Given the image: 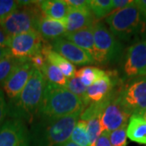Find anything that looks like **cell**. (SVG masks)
Returning <instances> with one entry per match:
<instances>
[{"label": "cell", "instance_id": "836d02e7", "mask_svg": "<svg viewBox=\"0 0 146 146\" xmlns=\"http://www.w3.org/2000/svg\"><path fill=\"white\" fill-rule=\"evenodd\" d=\"M133 1L130 0H113V4H114V10L118 11L120 9H123L126 7L129 6Z\"/></svg>", "mask_w": 146, "mask_h": 146}, {"label": "cell", "instance_id": "d6986e66", "mask_svg": "<svg viewBox=\"0 0 146 146\" xmlns=\"http://www.w3.org/2000/svg\"><path fill=\"white\" fill-rule=\"evenodd\" d=\"M38 5L43 16L53 20H63L69 12V7L63 0L38 1Z\"/></svg>", "mask_w": 146, "mask_h": 146}, {"label": "cell", "instance_id": "ba28073f", "mask_svg": "<svg viewBox=\"0 0 146 146\" xmlns=\"http://www.w3.org/2000/svg\"><path fill=\"white\" fill-rule=\"evenodd\" d=\"M146 76V39L131 44L122 61L123 82Z\"/></svg>", "mask_w": 146, "mask_h": 146}, {"label": "cell", "instance_id": "8fae6325", "mask_svg": "<svg viewBox=\"0 0 146 146\" xmlns=\"http://www.w3.org/2000/svg\"><path fill=\"white\" fill-rule=\"evenodd\" d=\"M33 69L29 59H21L8 77L1 84L3 93L9 100L19 96L30 78Z\"/></svg>", "mask_w": 146, "mask_h": 146}, {"label": "cell", "instance_id": "8992f818", "mask_svg": "<svg viewBox=\"0 0 146 146\" xmlns=\"http://www.w3.org/2000/svg\"><path fill=\"white\" fill-rule=\"evenodd\" d=\"M43 16L38 1H31L29 4L20 6L16 10L2 19L0 26L7 35L11 37L36 30L38 22Z\"/></svg>", "mask_w": 146, "mask_h": 146}, {"label": "cell", "instance_id": "e575fe53", "mask_svg": "<svg viewBox=\"0 0 146 146\" xmlns=\"http://www.w3.org/2000/svg\"><path fill=\"white\" fill-rule=\"evenodd\" d=\"M9 41H10V36L7 35V33L2 29V27L0 26V46L7 47Z\"/></svg>", "mask_w": 146, "mask_h": 146}, {"label": "cell", "instance_id": "30bf717a", "mask_svg": "<svg viewBox=\"0 0 146 146\" xmlns=\"http://www.w3.org/2000/svg\"><path fill=\"white\" fill-rule=\"evenodd\" d=\"M123 80L116 71H106L105 76L86 89L83 102L85 107L90 103L106 99L119 91Z\"/></svg>", "mask_w": 146, "mask_h": 146}, {"label": "cell", "instance_id": "7c38bea8", "mask_svg": "<svg viewBox=\"0 0 146 146\" xmlns=\"http://www.w3.org/2000/svg\"><path fill=\"white\" fill-rule=\"evenodd\" d=\"M117 94L118 93L109 100L100 116L102 132L110 133L128 123L131 115L120 105Z\"/></svg>", "mask_w": 146, "mask_h": 146}, {"label": "cell", "instance_id": "cb8c5ba5", "mask_svg": "<svg viewBox=\"0 0 146 146\" xmlns=\"http://www.w3.org/2000/svg\"><path fill=\"white\" fill-rule=\"evenodd\" d=\"M69 141L79 146H90L89 136L87 131L86 122L79 119L74 127Z\"/></svg>", "mask_w": 146, "mask_h": 146}, {"label": "cell", "instance_id": "e0dca14e", "mask_svg": "<svg viewBox=\"0 0 146 146\" xmlns=\"http://www.w3.org/2000/svg\"><path fill=\"white\" fill-rule=\"evenodd\" d=\"M36 30L46 41H54L57 38L63 37L67 33L62 20H53L46 16H43L39 21Z\"/></svg>", "mask_w": 146, "mask_h": 146}, {"label": "cell", "instance_id": "2e32d148", "mask_svg": "<svg viewBox=\"0 0 146 146\" xmlns=\"http://www.w3.org/2000/svg\"><path fill=\"white\" fill-rule=\"evenodd\" d=\"M42 53L46 58V61L56 66L63 72L66 78H72L76 76V69L74 66V64L70 63L65 58H63L58 53L54 51L53 50L51 45L47 41H46L43 45Z\"/></svg>", "mask_w": 146, "mask_h": 146}, {"label": "cell", "instance_id": "83f0119b", "mask_svg": "<svg viewBox=\"0 0 146 146\" xmlns=\"http://www.w3.org/2000/svg\"><path fill=\"white\" fill-rule=\"evenodd\" d=\"M127 126L109 133V140L111 146H127Z\"/></svg>", "mask_w": 146, "mask_h": 146}, {"label": "cell", "instance_id": "9a60e30c", "mask_svg": "<svg viewBox=\"0 0 146 146\" xmlns=\"http://www.w3.org/2000/svg\"><path fill=\"white\" fill-rule=\"evenodd\" d=\"M62 21L65 25L67 33L91 28L97 22L90 10H69L68 15Z\"/></svg>", "mask_w": 146, "mask_h": 146}, {"label": "cell", "instance_id": "f546056e", "mask_svg": "<svg viewBox=\"0 0 146 146\" xmlns=\"http://www.w3.org/2000/svg\"><path fill=\"white\" fill-rule=\"evenodd\" d=\"M70 10H89V1L87 0H65Z\"/></svg>", "mask_w": 146, "mask_h": 146}, {"label": "cell", "instance_id": "4fadbf2b", "mask_svg": "<svg viewBox=\"0 0 146 146\" xmlns=\"http://www.w3.org/2000/svg\"><path fill=\"white\" fill-rule=\"evenodd\" d=\"M0 146H29V129L24 121L7 119L0 127Z\"/></svg>", "mask_w": 146, "mask_h": 146}, {"label": "cell", "instance_id": "6da1fadb", "mask_svg": "<svg viewBox=\"0 0 146 146\" xmlns=\"http://www.w3.org/2000/svg\"><path fill=\"white\" fill-rule=\"evenodd\" d=\"M82 112L58 118H36L29 130V146H62L69 141Z\"/></svg>", "mask_w": 146, "mask_h": 146}, {"label": "cell", "instance_id": "52a82bcc", "mask_svg": "<svg viewBox=\"0 0 146 146\" xmlns=\"http://www.w3.org/2000/svg\"><path fill=\"white\" fill-rule=\"evenodd\" d=\"M117 99L131 116H142L146 110V76L123 82Z\"/></svg>", "mask_w": 146, "mask_h": 146}, {"label": "cell", "instance_id": "d6a6232c", "mask_svg": "<svg viewBox=\"0 0 146 146\" xmlns=\"http://www.w3.org/2000/svg\"><path fill=\"white\" fill-rule=\"evenodd\" d=\"M94 146H111L109 140V133L102 132L98 141H96Z\"/></svg>", "mask_w": 146, "mask_h": 146}, {"label": "cell", "instance_id": "8d00e7d4", "mask_svg": "<svg viewBox=\"0 0 146 146\" xmlns=\"http://www.w3.org/2000/svg\"><path fill=\"white\" fill-rule=\"evenodd\" d=\"M9 54H10V51L7 47L0 46V60Z\"/></svg>", "mask_w": 146, "mask_h": 146}, {"label": "cell", "instance_id": "4dcf8cb0", "mask_svg": "<svg viewBox=\"0 0 146 146\" xmlns=\"http://www.w3.org/2000/svg\"><path fill=\"white\" fill-rule=\"evenodd\" d=\"M7 112V102L6 101L5 94L0 88V127L5 121Z\"/></svg>", "mask_w": 146, "mask_h": 146}, {"label": "cell", "instance_id": "9c48e42d", "mask_svg": "<svg viewBox=\"0 0 146 146\" xmlns=\"http://www.w3.org/2000/svg\"><path fill=\"white\" fill-rule=\"evenodd\" d=\"M46 42L36 30L27 32L10 37L7 48L10 54L18 59H29L42 52Z\"/></svg>", "mask_w": 146, "mask_h": 146}, {"label": "cell", "instance_id": "277c9868", "mask_svg": "<svg viewBox=\"0 0 146 146\" xmlns=\"http://www.w3.org/2000/svg\"><path fill=\"white\" fill-rule=\"evenodd\" d=\"M84 108V102L78 96L64 86L46 81L36 118L58 119L82 112Z\"/></svg>", "mask_w": 146, "mask_h": 146}, {"label": "cell", "instance_id": "7402d4cb", "mask_svg": "<svg viewBox=\"0 0 146 146\" xmlns=\"http://www.w3.org/2000/svg\"><path fill=\"white\" fill-rule=\"evenodd\" d=\"M89 10L96 21L108 16L114 11L113 0H92L89 1Z\"/></svg>", "mask_w": 146, "mask_h": 146}, {"label": "cell", "instance_id": "5bb4252c", "mask_svg": "<svg viewBox=\"0 0 146 146\" xmlns=\"http://www.w3.org/2000/svg\"><path fill=\"white\" fill-rule=\"evenodd\" d=\"M50 45L54 51L58 53L72 64L88 65L95 63L94 58L86 51L63 37L54 40Z\"/></svg>", "mask_w": 146, "mask_h": 146}, {"label": "cell", "instance_id": "d590c367", "mask_svg": "<svg viewBox=\"0 0 146 146\" xmlns=\"http://www.w3.org/2000/svg\"><path fill=\"white\" fill-rule=\"evenodd\" d=\"M135 2L136 5L140 8V10L141 11V12L146 17V0H136Z\"/></svg>", "mask_w": 146, "mask_h": 146}, {"label": "cell", "instance_id": "d4e9b609", "mask_svg": "<svg viewBox=\"0 0 146 146\" xmlns=\"http://www.w3.org/2000/svg\"><path fill=\"white\" fill-rule=\"evenodd\" d=\"M21 60L11 56V54L0 60V83H3L8 77Z\"/></svg>", "mask_w": 146, "mask_h": 146}, {"label": "cell", "instance_id": "4316f807", "mask_svg": "<svg viewBox=\"0 0 146 146\" xmlns=\"http://www.w3.org/2000/svg\"><path fill=\"white\" fill-rule=\"evenodd\" d=\"M64 87L67 89H68L70 92H72L73 94L78 96L79 98H80L83 101L85 93H86L87 87H85L84 85L82 82L80 81V78L76 75L74 77L68 79L67 83H66Z\"/></svg>", "mask_w": 146, "mask_h": 146}, {"label": "cell", "instance_id": "5b68a950", "mask_svg": "<svg viewBox=\"0 0 146 146\" xmlns=\"http://www.w3.org/2000/svg\"><path fill=\"white\" fill-rule=\"evenodd\" d=\"M95 46L94 63L102 66L116 64L123 57V46L104 23L97 21L93 26Z\"/></svg>", "mask_w": 146, "mask_h": 146}, {"label": "cell", "instance_id": "603a6c76", "mask_svg": "<svg viewBox=\"0 0 146 146\" xmlns=\"http://www.w3.org/2000/svg\"><path fill=\"white\" fill-rule=\"evenodd\" d=\"M41 72L46 80L49 83L54 84L61 86H65L67 83L68 79L64 76L63 72L56 66L53 65L52 63L48 61H46L43 68L41 69Z\"/></svg>", "mask_w": 146, "mask_h": 146}, {"label": "cell", "instance_id": "1f68e13d", "mask_svg": "<svg viewBox=\"0 0 146 146\" xmlns=\"http://www.w3.org/2000/svg\"><path fill=\"white\" fill-rule=\"evenodd\" d=\"M29 61L33 64V68L38 69L40 71L43 68V66L45 65V63H46V58L43 55V54L42 52L36 54L35 55H33V57L29 58Z\"/></svg>", "mask_w": 146, "mask_h": 146}, {"label": "cell", "instance_id": "ffe728a7", "mask_svg": "<svg viewBox=\"0 0 146 146\" xmlns=\"http://www.w3.org/2000/svg\"><path fill=\"white\" fill-rule=\"evenodd\" d=\"M127 136L131 141L146 145V121L142 116H131L127 127Z\"/></svg>", "mask_w": 146, "mask_h": 146}, {"label": "cell", "instance_id": "ac0fdd59", "mask_svg": "<svg viewBox=\"0 0 146 146\" xmlns=\"http://www.w3.org/2000/svg\"><path fill=\"white\" fill-rule=\"evenodd\" d=\"M63 37L81 48L84 51L88 53L93 58H94L95 46L93 27L84 29L72 33H66Z\"/></svg>", "mask_w": 146, "mask_h": 146}, {"label": "cell", "instance_id": "484cf974", "mask_svg": "<svg viewBox=\"0 0 146 146\" xmlns=\"http://www.w3.org/2000/svg\"><path fill=\"white\" fill-rule=\"evenodd\" d=\"M87 124V131L89 136L90 146H94L96 141L102 133V128L101 125L99 117H94L85 121Z\"/></svg>", "mask_w": 146, "mask_h": 146}, {"label": "cell", "instance_id": "f1b7e54d", "mask_svg": "<svg viewBox=\"0 0 146 146\" xmlns=\"http://www.w3.org/2000/svg\"><path fill=\"white\" fill-rule=\"evenodd\" d=\"M19 1L0 0V21L20 7Z\"/></svg>", "mask_w": 146, "mask_h": 146}, {"label": "cell", "instance_id": "7a4b0ae2", "mask_svg": "<svg viewBox=\"0 0 146 146\" xmlns=\"http://www.w3.org/2000/svg\"><path fill=\"white\" fill-rule=\"evenodd\" d=\"M46 80L42 72L34 68L25 87L18 97L7 102V115L32 123L36 119L42 104Z\"/></svg>", "mask_w": 146, "mask_h": 146}, {"label": "cell", "instance_id": "3957f363", "mask_svg": "<svg viewBox=\"0 0 146 146\" xmlns=\"http://www.w3.org/2000/svg\"><path fill=\"white\" fill-rule=\"evenodd\" d=\"M110 31L119 40L134 43L146 39V17L136 2L106 18Z\"/></svg>", "mask_w": 146, "mask_h": 146}, {"label": "cell", "instance_id": "74e56055", "mask_svg": "<svg viewBox=\"0 0 146 146\" xmlns=\"http://www.w3.org/2000/svg\"><path fill=\"white\" fill-rule=\"evenodd\" d=\"M62 146H79L78 145H76V144H75V143H73L72 141H67L65 144H63Z\"/></svg>", "mask_w": 146, "mask_h": 146}, {"label": "cell", "instance_id": "f35d334b", "mask_svg": "<svg viewBox=\"0 0 146 146\" xmlns=\"http://www.w3.org/2000/svg\"><path fill=\"white\" fill-rule=\"evenodd\" d=\"M142 117H143V119H144L146 121V110L145 111V113H144V114L142 115Z\"/></svg>", "mask_w": 146, "mask_h": 146}, {"label": "cell", "instance_id": "44dd1931", "mask_svg": "<svg viewBox=\"0 0 146 146\" xmlns=\"http://www.w3.org/2000/svg\"><path fill=\"white\" fill-rule=\"evenodd\" d=\"M106 71L102 70L95 67H84L76 72V76L85 87H89L94 84L98 80L105 76Z\"/></svg>", "mask_w": 146, "mask_h": 146}]
</instances>
